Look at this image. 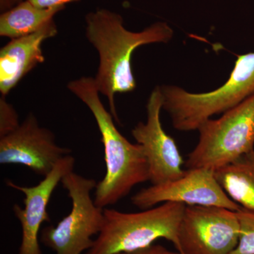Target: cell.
<instances>
[{"instance_id":"cell-17","label":"cell","mask_w":254,"mask_h":254,"mask_svg":"<svg viewBox=\"0 0 254 254\" xmlns=\"http://www.w3.org/2000/svg\"><path fill=\"white\" fill-rule=\"evenodd\" d=\"M118 254H181L180 252H172L168 250L163 246L159 245H153L146 248L141 249V250L134 251L132 252H127V253H121Z\"/></svg>"},{"instance_id":"cell-11","label":"cell","mask_w":254,"mask_h":254,"mask_svg":"<svg viewBox=\"0 0 254 254\" xmlns=\"http://www.w3.org/2000/svg\"><path fill=\"white\" fill-rule=\"evenodd\" d=\"M75 158L71 155L63 157L46 176L37 185L21 186L11 180L6 185L24 194L21 208L13 206V212L22 229V237L18 254H43L39 244V233L42 225L50 222L48 206L53 192L62 182L63 177L73 172Z\"/></svg>"},{"instance_id":"cell-2","label":"cell","mask_w":254,"mask_h":254,"mask_svg":"<svg viewBox=\"0 0 254 254\" xmlns=\"http://www.w3.org/2000/svg\"><path fill=\"white\" fill-rule=\"evenodd\" d=\"M67 88L91 110L104 147L106 173L97 184L95 204L102 208L116 204L133 187L149 181L144 151L141 145L131 143L118 131L113 115L100 100L95 78L83 76L69 82Z\"/></svg>"},{"instance_id":"cell-12","label":"cell","mask_w":254,"mask_h":254,"mask_svg":"<svg viewBox=\"0 0 254 254\" xmlns=\"http://www.w3.org/2000/svg\"><path fill=\"white\" fill-rule=\"evenodd\" d=\"M58 34L55 20L39 31L21 38L11 40L0 50V92L9 94L30 71L44 63L42 46Z\"/></svg>"},{"instance_id":"cell-1","label":"cell","mask_w":254,"mask_h":254,"mask_svg":"<svg viewBox=\"0 0 254 254\" xmlns=\"http://www.w3.org/2000/svg\"><path fill=\"white\" fill-rule=\"evenodd\" d=\"M174 35L165 22L154 23L142 31L125 28L123 16L107 9H99L86 16V36L99 55L95 80L100 94L109 103L110 113L119 120L115 96L134 91L136 83L131 68V58L137 48L152 43H167Z\"/></svg>"},{"instance_id":"cell-13","label":"cell","mask_w":254,"mask_h":254,"mask_svg":"<svg viewBox=\"0 0 254 254\" xmlns=\"http://www.w3.org/2000/svg\"><path fill=\"white\" fill-rule=\"evenodd\" d=\"M214 174L232 200L254 211V150L214 170Z\"/></svg>"},{"instance_id":"cell-18","label":"cell","mask_w":254,"mask_h":254,"mask_svg":"<svg viewBox=\"0 0 254 254\" xmlns=\"http://www.w3.org/2000/svg\"><path fill=\"white\" fill-rule=\"evenodd\" d=\"M36 6L43 9L55 7V6H64L68 3L78 1V0H29Z\"/></svg>"},{"instance_id":"cell-16","label":"cell","mask_w":254,"mask_h":254,"mask_svg":"<svg viewBox=\"0 0 254 254\" xmlns=\"http://www.w3.org/2000/svg\"><path fill=\"white\" fill-rule=\"evenodd\" d=\"M5 97L1 95L0 99V138L15 131L21 125L17 113Z\"/></svg>"},{"instance_id":"cell-15","label":"cell","mask_w":254,"mask_h":254,"mask_svg":"<svg viewBox=\"0 0 254 254\" xmlns=\"http://www.w3.org/2000/svg\"><path fill=\"white\" fill-rule=\"evenodd\" d=\"M237 215L240 225V240L231 254H254V211L241 208Z\"/></svg>"},{"instance_id":"cell-5","label":"cell","mask_w":254,"mask_h":254,"mask_svg":"<svg viewBox=\"0 0 254 254\" xmlns=\"http://www.w3.org/2000/svg\"><path fill=\"white\" fill-rule=\"evenodd\" d=\"M199 139L186 162L188 169L215 170L254 150V95L198 128Z\"/></svg>"},{"instance_id":"cell-3","label":"cell","mask_w":254,"mask_h":254,"mask_svg":"<svg viewBox=\"0 0 254 254\" xmlns=\"http://www.w3.org/2000/svg\"><path fill=\"white\" fill-rule=\"evenodd\" d=\"M186 205L165 202L138 213L104 208V223L84 254H118L141 250L165 239L180 250L178 230Z\"/></svg>"},{"instance_id":"cell-4","label":"cell","mask_w":254,"mask_h":254,"mask_svg":"<svg viewBox=\"0 0 254 254\" xmlns=\"http://www.w3.org/2000/svg\"><path fill=\"white\" fill-rule=\"evenodd\" d=\"M163 108L180 131L198 130L214 115L225 113L254 95V53L237 55L230 78L218 89L193 93L176 86H160Z\"/></svg>"},{"instance_id":"cell-9","label":"cell","mask_w":254,"mask_h":254,"mask_svg":"<svg viewBox=\"0 0 254 254\" xmlns=\"http://www.w3.org/2000/svg\"><path fill=\"white\" fill-rule=\"evenodd\" d=\"M71 153L69 148L57 144L54 133L41 127L33 113L15 131L0 138L1 165H23L43 177Z\"/></svg>"},{"instance_id":"cell-14","label":"cell","mask_w":254,"mask_h":254,"mask_svg":"<svg viewBox=\"0 0 254 254\" xmlns=\"http://www.w3.org/2000/svg\"><path fill=\"white\" fill-rule=\"evenodd\" d=\"M64 6L43 9L25 0L0 16V36L16 39L33 34L54 19Z\"/></svg>"},{"instance_id":"cell-19","label":"cell","mask_w":254,"mask_h":254,"mask_svg":"<svg viewBox=\"0 0 254 254\" xmlns=\"http://www.w3.org/2000/svg\"><path fill=\"white\" fill-rule=\"evenodd\" d=\"M23 1L25 0H0V11L1 13L5 12Z\"/></svg>"},{"instance_id":"cell-6","label":"cell","mask_w":254,"mask_h":254,"mask_svg":"<svg viewBox=\"0 0 254 254\" xmlns=\"http://www.w3.org/2000/svg\"><path fill=\"white\" fill-rule=\"evenodd\" d=\"M71 200L70 213L55 226L42 230L40 241L55 254H82L93 245L104 223V208L95 204L91 191L96 188L93 179L71 172L62 180Z\"/></svg>"},{"instance_id":"cell-10","label":"cell","mask_w":254,"mask_h":254,"mask_svg":"<svg viewBox=\"0 0 254 254\" xmlns=\"http://www.w3.org/2000/svg\"><path fill=\"white\" fill-rule=\"evenodd\" d=\"M163 99L160 86L150 93L147 103V121L140 122L131 134L143 148L149 167V182L159 185L180 178L185 173L184 160L175 139L162 126L160 113Z\"/></svg>"},{"instance_id":"cell-7","label":"cell","mask_w":254,"mask_h":254,"mask_svg":"<svg viewBox=\"0 0 254 254\" xmlns=\"http://www.w3.org/2000/svg\"><path fill=\"white\" fill-rule=\"evenodd\" d=\"M240 235L237 211L221 207L187 205L179 227V252L231 254Z\"/></svg>"},{"instance_id":"cell-8","label":"cell","mask_w":254,"mask_h":254,"mask_svg":"<svg viewBox=\"0 0 254 254\" xmlns=\"http://www.w3.org/2000/svg\"><path fill=\"white\" fill-rule=\"evenodd\" d=\"M131 200L142 210L165 202L221 207L234 211L241 208L220 186L213 170L205 168L188 169L180 178L142 189Z\"/></svg>"}]
</instances>
